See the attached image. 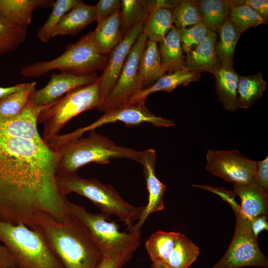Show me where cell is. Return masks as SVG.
<instances>
[{
    "label": "cell",
    "instance_id": "1",
    "mask_svg": "<svg viewBox=\"0 0 268 268\" xmlns=\"http://www.w3.org/2000/svg\"><path fill=\"white\" fill-rule=\"evenodd\" d=\"M59 159L42 138L0 135V220L36 229L44 216H70L57 183Z\"/></svg>",
    "mask_w": 268,
    "mask_h": 268
},
{
    "label": "cell",
    "instance_id": "2",
    "mask_svg": "<svg viewBox=\"0 0 268 268\" xmlns=\"http://www.w3.org/2000/svg\"><path fill=\"white\" fill-rule=\"evenodd\" d=\"M36 229L65 268H97L103 259L85 225L71 215L63 221L44 216Z\"/></svg>",
    "mask_w": 268,
    "mask_h": 268
},
{
    "label": "cell",
    "instance_id": "3",
    "mask_svg": "<svg viewBox=\"0 0 268 268\" xmlns=\"http://www.w3.org/2000/svg\"><path fill=\"white\" fill-rule=\"evenodd\" d=\"M90 132L87 137L70 140L54 150L59 158L58 174H75L79 168L88 163L107 164L115 158L128 159L138 162L140 151L119 145L95 130Z\"/></svg>",
    "mask_w": 268,
    "mask_h": 268
},
{
    "label": "cell",
    "instance_id": "4",
    "mask_svg": "<svg viewBox=\"0 0 268 268\" xmlns=\"http://www.w3.org/2000/svg\"><path fill=\"white\" fill-rule=\"evenodd\" d=\"M70 215L79 219L103 257L118 259L124 266L132 257L140 245V232H121L115 221L102 213H92L84 207L68 200Z\"/></svg>",
    "mask_w": 268,
    "mask_h": 268
},
{
    "label": "cell",
    "instance_id": "5",
    "mask_svg": "<svg viewBox=\"0 0 268 268\" xmlns=\"http://www.w3.org/2000/svg\"><path fill=\"white\" fill-rule=\"evenodd\" d=\"M57 183L64 196L74 193L85 197L101 212L109 216H116L127 226V229L139 219L144 208L130 204L112 185L103 183L97 178H85L76 173L58 174Z\"/></svg>",
    "mask_w": 268,
    "mask_h": 268
},
{
    "label": "cell",
    "instance_id": "6",
    "mask_svg": "<svg viewBox=\"0 0 268 268\" xmlns=\"http://www.w3.org/2000/svg\"><path fill=\"white\" fill-rule=\"evenodd\" d=\"M0 242L12 256L16 268H65L37 229L0 220Z\"/></svg>",
    "mask_w": 268,
    "mask_h": 268
},
{
    "label": "cell",
    "instance_id": "7",
    "mask_svg": "<svg viewBox=\"0 0 268 268\" xmlns=\"http://www.w3.org/2000/svg\"><path fill=\"white\" fill-rule=\"evenodd\" d=\"M108 58V55L99 51L92 31L75 43L67 45L60 56L52 60L35 62L25 66L21 69V73L26 77L37 78L58 70L77 75H88L97 70H104Z\"/></svg>",
    "mask_w": 268,
    "mask_h": 268
},
{
    "label": "cell",
    "instance_id": "8",
    "mask_svg": "<svg viewBox=\"0 0 268 268\" xmlns=\"http://www.w3.org/2000/svg\"><path fill=\"white\" fill-rule=\"evenodd\" d=\"M213 192L230 204L235 213L236 226L227 251L212 268H268V259L259 247L258 238L252 231L250 220L242 213L240 206L234 201L233 191L228 192L222 189L214 188Z\"/></svg>",
    "mask_w": 268,
    "mask_h": 268
},
{
    "label": "cell",
    "instance_id": "9",
    "mask_svg": "<svg viewBox=\"0 0 268 268\" xmlns=\"http://www.w3.org/2000/svg\"><path fill=\"white\" fill-rule=\"evenodd\" d=\"M101 103L98 77L95 82L73 90L46 106L38 118V123H44L43 139L46 141L58 135L71 119L84 111L97 108Z\"/></svg>",
    "mask_w": 268,
    "mask_h": 268
},
{
    "label": "cell",
    "instance_id": "10",
    "mask_svg": "<svg viewBox=\"0 0 268 268\" xmlns=\"http://www.w3.org/2000/svg\"><path fill=\"white\" fill-rule=\"evenodd\" d=\"M124 123L127 126H138L147 123L157 127H170L175 124L173 121L157 116L145 106V101L126 104L104 112L103 115L90 125L77 129L68 134H58L53 138V143L59 146L70 140L82 137L87 131L109 123Z\"/></svg>",
    "mask_w": 268,
    "mask_h": 268
},
{
    "label": "cell",
    "instance_id": "11",
    "mask_svg": "<svg viewBox=\"0 0 268 268\" xmlns=\"http://www.w3.org/2000/svg\"><path fill=\"white\" fill-rule=\"evenodd\" d=\"M147 40L143 33L138 36L127 57L116 84L97 108L99 111L104 112L124 105L141 90L139 64Z\"/></svg>",
    "mask_w": 268,
    "mask_h": 268
},
{
    "label": "cell",
    "instance_id": "12",
    "mask_svg": "<svg viewBox=\"0 0 268 268\" xmlns=\"http://www.w3.org/2000/svg\"><path fill=\"white\" fill-rule=\"evenodd\" d=\"M206 160V169L226 182L245 184L255 180L257 161L237 150L209 149Z\"/></svg>",
    "mask_w": 268,
    "mask_h": 268
},
{
    "label": "cell",
    "instance_id": "13",
    "mask_svg": "<svg viewBox=\"0 0 268 268\" xmlns=\"http://www.w3.org/2000/svg\"><path fill=\"white\" fill-rule=\"evenodd\" d=\"M156 152L154 149L140 151L138 163L143 166L148 199L139 219L134 225L127 229L130 232H140V229L148 216L153 212L162 210L164 208L163 199L166 187L156 176Z\"/></svg>",
    "mask_w": 268,
    "mask_h": 268
},
{
    "label": "cell",
    "instance_id": "14",
    "mask_svg": "<svg viewBox=\"0 0 268 268\" xmlns=\"http://www.w3.org/2000/svg\"><path fill=\"white\" fill-rule=\"evenodd\" d=\"M98 77L96 72L88 75H77L67 72L54 73L44 87L36 89L31 94L29 101L36 106L45 107L64 94L95 82Z\"/></svg>",
    "mask_w": 268,
    "mask_h": 268
},
{
    "label": "cell",
    "instance_id": "15",
    "mask_svg": "<svg viewBox=\"0 0 268 268\" xmlns=\"http://www.w3.org/2000/svg\"><path fill=\"white\" fill-rule=\"evenodd\" d=\"M142 29L143 22L135 26L110 52L106 67L99 77L101 103L116 84L127 57L137 38L142 33Z\"/></svg>",
    "mask_w": 268,
    "mask_h": 268
},
{
    "label": "cell",
    "instance_id": "16",
    "mask_svg": "<svg viewBox=\"0 0 268 268\" xmlns=\"http://www.w3.org/2000/svg\"><path fill=\"white\" fill-rule=\"evenodd\" d=\"M45 107L36 106L28 100L18 116L0 121V135L30 139L41 138L37 126L40 113Z\"/></svg>",
    "mask_w": 268,
    "mask_h": 268
},
{
    "label": "cell",
    "instance_id": "17",
    "mask_svg": "<svg viewBox=\"0 0 268 268\" xmlns=\"http://www.w3.org/2000/svg\"><path fill=\"white\" fill-rule=\"evenodd\" d=\"M217 39V33L209 30L205 39L186 54L185 67L198 73L205 71L213 74L220 67L216 52Z\"/></svg>",
    "mask_w": 268,
    "mask_h": 268
},
{
    "label": "cell",
    "instance_id": "18",
    "mask_svg": "<svg viewBox=\"0 0 268 268\" xmlns=\"http://www.w3.org/2000/svg\"><path fill=\"white\" fill-rule=\"evenodd\" d=\"M233 193L241 200L240 209L249 219L268 212V192L255 181L234 184Z\"/></svg>",
    "mask_w": 268,
    "mask_h": 268
},
{
    "label": "cell",
    "instance_id": "19",
    "mask_svg": "<svg viewBox=\"0 0 268 268\" xmlns=\"http://www.w3.org/2000/svg\"><path fill=\"white\" fill-rule=\"evenodd\" d=\"M53 0H0V17L19 27L30 23L34 11L53 7Z\"/></svg>",
    "mask_w": 268,
    "mask_h": 268
},
{
    "label": "cell",
    "instance_id": "20",
    "mask_svg": "<svg viewBox=\"0 0 268 268\" xmlns=\"http://www.w3.org/2000/svg\"><path fill=\"white\" fill-rule=\"evenodd\" d=\"M201 77V73L191 71L186 67L166 73L150 86L135 93L126 104L146 101L147 97L153 93L157 91L170 92L179 86H186L191 82L198 81Z\"/></svg>",
    "mask_w": 268,
    "mask_h": 268
},
{
    "label": "cell",
    "instance_id": "21",
    "mask_svg": "<svg viewBox=\"0 0 268 268\" xmlns=\"http://www.w3.org/2000/svg\"><path fill=\"white\" fill-rule=\"evenodd\" d=\"M96 21L94 5L78 0L77 3L62 18L55 28L52 38L58 36H74Z\"/></svg>",
    "mask_w": 268,
    "mask_h": 268
},
{
    "label": "cell",
    "instance_id": "22",
    "mask_svg": "<svg viewBox=\"0 0 268 268\" xmlns=\"http://www.w3.org/2000/svg\"><path fill=\"white\" fill-rule=\"evenodd\" d=\"M158 47L162 75L185 67V56L177 28L173 26Z\"/></svg>",
    "mask_w": 268,
    "mask_h": 268
},
{
    "label": "cell",
    "instance_id": "23",
    "mask_svg": "<svg viewBox=\"0 0 268 268\" xmlns=\"http://www.w3.org/2000/svg\"><path fill=\"white\" fill-rule=\"evenodd\" d=\"M213 75L216 79L215 90L218 100L225 109L235 112L239 109L237 87L239 75L233 67L221 66Z\"/></svg>",
    "mask_w": 268,
    "mask_h": 268
},
{
    "label": "cell",
    "instance_id": "24",
    "mask_svg": "<svg viewBox=\"0 0 268 268\" xmlns=\"http://www.w3.org/2000/svg\"><path fill=\"white\" fill-rule=\"evenodd\" d=\"M94 41L102 54L108 55L123 40L120 10L97 23L93 31Z\"/></svg>",
    "mask_w": 268,
    "mask_h": 268
},
{
    "label": "cell",
    "instance_id": "25",
    "mask_svg": "<svg viewBox=\"0 0 268 268\" xmlns=\"http://www.w3.org/2000/svg\"><path fill=\"white\" fill-rule=\"evenodd\" d=\"M162 76L161 62L158 47L156 43L147 40L139 64V79L141 90L150 86Z\"/></svg>",
    "mask_w": 268,
    "mask_h": 268
},
{
    "label": "cell",
    "instance_id": "26",
    "mask_svg": "<svg viewBox=\"0 0 268 268\" xmlns=\"http://www.w3.org/2000/svg\"><path fill=\"white\" fill-rule=\"evenodd\" d=\"M240 4H244V0H198L202 22L215 33L228 16L231 6Z\"/></svg>",
    "mask_w": 268,
    "mask_h": 268
},
{
    "label": "cell",
    "instance_id": "27",
    "mask_svg": "<svg viewBox=\"0 0 268 268\" xmlns=\"http://www.w3.org/2000/svg\"><path fill=\"white\" fill-rule=\"evenodd\" d=\"M217 34L216 52L220 66L233 67V57L237 42L242 34L229 19L228 16L224 20Z\"/></svg>",
    "mask_w": 268,
    "mask_h": 268
},
{
    "label": "cell",
    "instance_id": "28",
    "mask_svg": "<svg viewBox=\"0 0 268 268\" xmlns=\"http://www.w3.org/2000/svg\"><path fill=\"white\" fill-rule=\"evenodd\" d=\"M173 26L172 9L158 8L147 12L142 33L147 40L160 43Z\"/></svg>",
    "mask_w": 268,
    "mask_h": 268
},
{
    "label": "cell",
    "instance_id": "29",
    "mask_svg": "<svg viewBox=\"0 0 268 268\" xmlns=\"http://www.w3.org/2000/svg\"><path fill=\"white\" fill-rule=\"evenodd\" d=\"M267 85V82L261 73L239 75L237 87L239 109H248L253 106L262 97Z\"/></svg>",
    "mask_w": 268,
    "mask_h": 268
},
{
    "label": "cell",
    "instance_id": "30",
    "mask_svg": "<svg viewBox=\"0 0 268 268\" xmlns=\"http://www.w3.org/2000/svg\"><path fill=\"white\" fill-rule=\"evenodd\" d=\"M180 234L158 231L150 236L145 247L152 263L167 264Z\"/></svg>",
    "mask_w": 268,
    "mask_h": 268
},
{
    "label": "cell",
    "instance_id": "31",
    "mask_svg": "<svg viewBox=\"0 0 268 268\" xmlns=\"http://www.w3.org/2000/svg\"><path fill=\"white\" fill-rule=\"evenodd\" d=\"M199 248L184 234L180 233L168 259L171 268H189L197 259Z\"/></svg>",
    "mask_w": 268,
    "mask_h": 268
},
{
    "label": "cell",
    "instance_id": "32",
    "mask_svg": "<svg viewBox=\"0 0 268 268\" xmlns=\"http://www.w3.org/2000/svg\"><path fill=\"white\" fill-rule=\"evenodd\" d=\"M36 83L35 81L26 83L19 90L0 99V121L12 119L21 113L36 90Z\"/></svg>",
    "mask_w": 268,
    "mask_h": 268
},
{
    "label": "cell",
    "instance_id": "33",
    "mask_svg": "<svg viewBox=\"0 0 268 268\" xmlns=\"http://www.w3.org/2000/svg\"><path fill=\"white\" fill-rule=\"evenodd\" d=\"M124 37L133 27L142 23L147 11L143 0H122L120 9Z\"/></svg>",
    "mask_w": 268,
    "mask_h": 268
},
{
    "label": "cell",
    "instance_id": "34",
    "mask_svg": "<svg viewBox=\"0 0 268 268\" xmlns=\"http://www.w3.org/2000/svg\"><path fill=\"white\" fill-rule=\"evenodd\" d=\"M26 27H19L0 17V56L15 50L25 40Z\"/></svg>",
    "mask_w": 268,
    "mask_h": 268
},
{
    "label": "cell",
    "instance_id": "35",
    "mask_svg": "<svg viewBox=\"0 0 268 268\" xmlns=\"http://www.w3.org/2000/svg\"><path fill=\"white\" fill-rule=\"evenodd\" d=\"M174 27L178 29L191 26L202 22L198 0H179L172 9Z\"/></svg>",
    "mask_w": 268,
    "mask_h": 268
},
{
    "label": "cell",
    "instance_id": "36",
    "mask_svg": "<svg viewBox=\"0 0 268 268\" xmlns=\"http://www.w3.org/2000/svg\"><path fill=\"white\" fill-rule=\"evenodd\" d=\"M228 17L241 34L249 28L260 24H268V21L261 17L249 6L240 4L231 6Z\"/></svg>",
    "mask_w": 268,
    "mask_h": 268
},
{
    "label": "cell",
    "instance_id": "37",
    "mask_svg": "<svg viewBox=\"0 0 268 268\" xmlns=\"http://www.w3.org/2000/svg\"><path fill=\"white\" fill-rule=\"evenodd\" d=\"M78 0H57L48 19L39 29L37 37L42 42H47L52 38V34L63 16L70 10Z\"/></svg>",
    "mask_w": 268,
    "mask_h": 268
},
{
    "label": "cell",
    "instance_id": "38",
    "mask_svg": "<svg viewBox=\"0 0 268 268\" xmlns=\"http://www.w3.org/2000/svg\"><path fill=\"white\" fill-rule=\"evenodd\" d=\"M209 29L202 21L178 29L183 52L187 54L201 44L206 37Z\"/></svg>",
    "mask_w": 268,
    "mask_h": 268
},
{
    "label": "cell",
    "instance_id": "39",
    "mask_svg": "<svg viewBox=\"0 0 268 268\" xmlns=\"http://www.w3.org/2000/svg\"><path fill=\"white\" fill-rule=\"evenodd\" d=\"M120 0H100L94 5L97 23L106 19L120 10Z\"/></svg>",
    "mask_w": 268,
    "mask_h": 268
},
{
    "label": "cell",
    "instance_id": "40",
    "mask_svg": "<svg viewBox=\"0 0 268 268\" xmlns=\"http://www.w3.org/2000/svg\"><path fill=\"white\" fill-rule=\"evenodd\" d=\"M254 181L268 192V157L257 161Z\"/></svg>",
    "mask_w": 268,
    "mask_h": 268
},
{
    "label": "cell",
    "instance_id": "41",
    "mask_svg": "<svg viewBox=\"0 0 268 268\" xmlns=\"http://www.w3.org/2000/svg\"><path fill=\"white\" fill-rule=\"evenodd\" d=\"M179 0H144V5L147 12L158 8L173 9Z\"/></svg>",
    "mask_w": 268,
    "mask_h": 268
},
{
    "label": "cell",
    "instance_id": "42",
    "mask_svg": "<svg viewBox=\"0 0 268 268\" xmlns=\"http://www.w3.org/2000/svg\"><path fill=\"white\" fill-rule=\"evenodd\" d=\"M244 4L251 7L266 21L268 20V0H244Z\"/></svg>",
    "mask_w": 268,
    "mask_h": 268
},
{
    "label": "cell",
    "instance_id": "43",
    "mask_svg": "<svg viewBox=\"0 0 268 268\" xmlns=\"http://www.w3.org/2000/svg\"><path fill=\"white\" fill-rule=\"evenodd\" d=\"M267 216V215L263 214L250 219L252 231L257 238L262 231L268 229Z\"/></svg>",
    "mask_w": 268,
    "mask_h": 268
},
{
    "label": "cell",
    "instance_id": "44",
    "mask_svg": "<svg viewBox=\"0 0 268 268\" xmlns=\"http://www.w3.org/2000/svg\"><path fill=\"white\" fill-rule=\"evenodd\" d=\"M123 266L118 259L103 257L97 268H120Z\"/></svg>",
    "mask_w": 268,
    "mask_h": 268
},
{
    "label": "cell",
    "instance_id": "45",
    "mask_svg": "<svg viewBox=\"0 0 268 268\" xmlns=\"http://www.w3.org/2000/svg\"><path fill=\"white\" fill-rule=\"evenodd\" d=\"M26 83H18L15 85L3 87L0 86V99L10 95L24 87Z\"/></svg>",
    "mask_w": 268,
    "mask_h": 268
},
{
    "label": "cell",
    "instance_id": "46",
    "mask_svg": "<svg viewBox=\"0 0 268 268\" xmlns=\"http://www.w3.org/2000/svg\"><path fill=\"white\" fill-rule=\"evenodd\" d=\"M151 268H171L167 264L161 263H152Z\"/></svg>",
    "mask_w": 268,
    "mask_h": 268
}]
</instances>
